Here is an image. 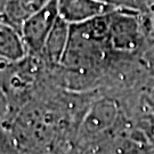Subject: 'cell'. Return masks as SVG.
<instances>
[{
    "label": "cell",
    "mask_w": 154,
    "mask_h": 154,
    "mask_svg": "<svg viewBox=\"0 0 154 154\" xmlns=\"http://www.w3.org/2000/svg\"><path fill=\"white\" fill-rule=\"evenodd\" d=\"M9 107H11L9 98L5 90L0 87V119L7 116V113L9 112Z\"/></svg>",
    "instance_id": "cell-9"
},
{
    "label": "cell",
    "mask_w": 154,
    "mask_h": 154,
    "mask_svg": "<svg viewBox=\"0 0 154 154\" xmlns=\"http://www.w3.org/2000/svg\"><path fill=\"white\" fill-rule=\"evenodd\" d=\"M123 127V112L116 99L95 98L78 128V145L112 137Z\"/></svg>",
    "instance_id": "cell-2"
},
{
    "label": "cell",
    "mask_w": 154,
    "mask_h": 154,
    "mask_svg": "<svg viewBox=\"0 0 154 154\" xmlns=\"http://www.w3.org/2000/svg\"><path fill=\"white\" fill-rule=\"evenodd\" d=\"M137 129L142 132L146 142L154 149V112L144 106L142 116L138 118Z\"/></svg>",
    "instance_id": "cell-7"
},
{
    "label": "cell",
    "mask_w": 154,
    "mask_h": 154,
    "mask_svg": "<svg viewBox=\"0 0 154 154\" xmlns=\"http://www.w3.org/2000/svg\"><path fill=\"white\" fill-rule=\"evenodd\" d=\"M70 31L71 25L58 17L39 54L45 63L54 67L61 65L69 44Z\"/></svg>",
    "instance_id": "cell-5"
},
{
    "label": "cell",
    "mask_w": 154,
    "mask_h": 154,
    "mask_svg": "<svg viewBox=\"0 0 154 154\" xmlns=\"http://www.w3.org/2000/svg\"><path fill=\"white\" fill-rule=\"evenodd\" d=\"M58 15L56 0H50L40 11L28 17L21 28V35L30 55H39Z\"/></svg>",
    "instance_id": "cell-3"
},
{
    "label": "cell",
    "mask_w": 154,
    "mask_h": 154,
    "mask_svg": "<svg viewBox=\"0 0 154 154\" xmlns=\"http://www.w3.org/2000/svg\"><path fill=\"white\" fill-rule=\"evenodd\" d=\"M149 37L140 11L116 9L109 14L107 45L119 56H138L146 49Z\"/></svg>",
    "instance_id": "cell-1"
},
{
    "label": "cell",
    "mask_w": 154,
    "mask_h": 154,
    "mask_svg": "<svg viewBox=\"0 0 154 154\" xmlns=\"http://www.w3.org/2000/svg\"><path fill=\"white\" fill-rule=\"evenodd\" d=\"M149 6H154V0H146V8L149 7Z\"/></svg>",
    "instance_id": "cell-11"
},
{
    "label": "cell",
    "mask_w": 154,
    "mask_h": 154,
    "mask_svg": "<svg viewBox=\"0 0 154 154\" xmlns=\"http://www.w3.org/2000/svg\"><path fill=\"white\" fill-rule=\"evenodd\" d=\"M29 55L20 31L0 21V58L18 62Z\"/></svg>",
    "instance_id": "cell-6"
},
{
    "label": "cell",
    "mask_w": 154,
    "mask_h": 154,
    "mask_svg": "<svg viewBox=\"0 0 154 154\" xmlns=\"http://www.w3.org/2000/svg\"><path fill=\"white\" fill-rule=\"evenodd\" d=\"M144 106L147 109V110L152 111V112H154V102H152V100H149V99H144Z\"/></svg>",
    "instance_id": "cell-10"
},
{
    "label": "cell",
    "mask_w": 154,
    "mask_h": 154,
    "mask_svg": "<svg viewBox=\"0 0 154 154\" xmlns=\"http://www.w3.org/2000/svg\"><path fill=\"white\" fill-rule=\"evenodd\" d=\"M58 15L70 25H78L106 15L116 8L99 0H56Z\"/></svg>",
    "instance_id": "cell-4"
},
{
    "label": "cell",
    "mask_w": 154,
    "mask_h": 154,
    "mask_svg": "<svg viewBox=\"0 0 154 154\" xmlns=\"http://www.w3.org/2000/svg\"><path fill=\"white\" fill-rule=\"evenodd\" d=\"M116 9H131L144 13L146 9V0H99Z\"/></svg>",
    "instance_id": "cell-8"
}]
</instances>
